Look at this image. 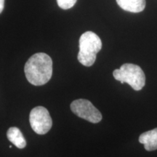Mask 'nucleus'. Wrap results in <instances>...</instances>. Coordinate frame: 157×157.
<instances>
[{
  "label": "nucleus",
  "instance_id": "nucleus-3",
  "mask_svg": "<svg viewBox=\"0 0 157 157\" xmlns=\"http://www.w3.org/2000/svg\"><path fill=\"white\" fill-rule=\"evenodd\" d=\"M113 77L121 84L127 83L134 90L139 91L146 84V76L140 66L132 63H124L113 72Z\"/></svg>",
  "mask_w": 157,
  "mask_h": 157
},
{
  "label": "nucleus",
  "instance_id": "nucleus-8",
  "mask_svg": "<svg viewBox=\"0 0 157 157\" xmlns=\"http://www.w3.org/2000/svg\"><path fill=\"white\" fill-rule=\"evenodd\" d=\"M7 136L8 140L17 148H24L26 146V140L17 127H13L9 128L7 132Z\"/></svg>",
  "mask_w": 157,
  "mask_h": 157
},
{
  "label": "nucleus",
  "instance_id": "nucleus-1",
  "mask_svg": "<svg viewBox=\"0 0 157 157\" xmlns=\"http://www.w3.org/2000/svg\"><path fill=\"white\" fill-rule=\"evenodd\" d=\"M24 71L29 83L35 86L44 85L52 77V59L43 52L33 55L25 63Z\"/></svg>",
  "mask_w": 157,
  "mask_h": 157
},
{
  "label": "nucleus",
  "instance_id": "nucleus-10",
  "mask_svg": "<svg viewBox=\"0 0 157 157\" xmlns=\"http://www.w3.org/2000/svg\"><path fill=\"white\" fill-rule=\"evenodd\" d=\"M4 7H5V0H0V14L3 11Z\"/></svg>",
  "mask_w": 157,
  "mask_h": 157
},
{
  "label": "nucleus",
  "instance_id": "nucleus-7",
  "mask_svg": "<svg viewBox=\"0 0 157 157\" xmlns=\"http://www.w3.org/2000/svg\"><path fill=\"white\" fill-rule=\"evenodd\" d=\"M118 5L124 10L137 13L146 7V0H116Z\"/></svg>",
  "mask_w": 157,
  "mask_h": 157
},
{
  "label": "nucleus",
  "instance_id": "nucleus-2",
  "mask_svg": "<svg viewBox=\"0 0 157 157\" xmlns=\"http://www.w3.org/2000/svg\"><path fill=\"white\" fill-rule=\"evenodd\" d=\"M102 48L100 37L93 31H86L79 38V52L78 60L84 66H92L95 63L96 56Z\"/></svg>",
  "mask_w": 157,
  "mask_h": 157
},
{
  "label": "nucleus",
  "instance_id": "nucleus-5",
  "mask_svg": "<svg viewBox=\"0 0 157 157\" xmlns=\"http://www.w3.org/2000/svg\"><path fill=\"white\" fill-rule=\"evenodd\" d=\"M71 109L74 114L92 123L102 120V114L91 102L85 99H78L71 104Z\"/></svg>",
  "mask_w": 157,
  "mask_h": 157
},
{
  "label": "nucleus",
  "instance_id": "nucleus-4",
  "mask_svg": "<svg viewBox=\"0 0 157 157\" xmlns=\"http://www.w3.org/2000/svg\"><path fill=\"white\" fill-rule=\"evenodd\" d=\"M29 121L31 128L38 135L48 133L52 125V118L48 109L43 106H36L31 111Z\"/></svg>",
  "mask_w": 157,
  "mask_h": 157
},
{
  "label": "nucleus",
  "instance_id": "nucleus-9",
  "mask_svg": "<svg viewBox=\"0 0 157 157\" xmlns=\"http://www.w3.org/2000/svg\"><path fill=\"white\" fill-rule=\"evenodd\" d=\"M77 0H57L59 7L63 10H68L73 7Z\"/></svg>",
  "mask_w": 157,
  "mask_h": 157
},
{
  "label": "nucleus",
  "instance_id": "nucleus-6",
  "mask_svg": "<svg viewBox=\"0 0 157 157\" xmlns=\"http://www.w3.org/2000/svg\"><path fill=\"white\" fill-rule=\"evenodd\" d=\"M139 142L144 145V148L148 151L157 149V128L142 133L139 137Z\"/></svg>",
  "mask_w": 157,
  "mask_h": 157
}]
</instances>
